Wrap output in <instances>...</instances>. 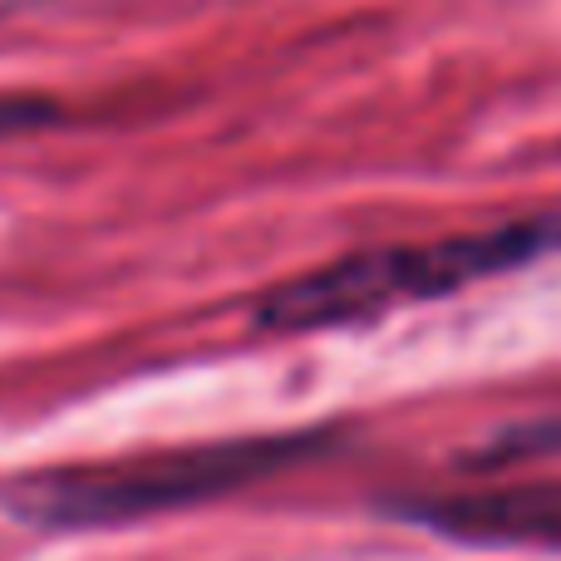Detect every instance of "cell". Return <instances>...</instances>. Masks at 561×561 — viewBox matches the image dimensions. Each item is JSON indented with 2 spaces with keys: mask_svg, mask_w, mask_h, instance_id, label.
I'll return each instance as SVG.
<instances>
[{
  "mask_svg": "<svg viewBox=\"0 0 561 561\" xmlns=\"http://www.w3.org/2000/svg\"><path fill=\"white\" fill-rule=\"evenodd\" d=\"M561 252V213L517 217L483 232L434 237V242L369 247V252L340 256L316 272L280 280L256 300L252 320L272 335H310V330H340L385 320L394 310L428 306V300L458 296V290L523 272L533 262Z\"/></svg>",
  "mask_w": 561,
  "mask_h": 561,
  "instance_id": "6da1fadb",
  "label": "cell"
},
{
  "mask_svg": "<svg viewBox=\"0 0 561 561\" xmlns=\"http://www.w3.org/2000/svg\"><path fill=\"white\" fill-rule=\"evenodd\" d=\"M542 458H561V414L497 428L478 448V468H517V463H542Z\"/></svg>",
  "mask_w": 561,
  "mask_h": 561,
  "instance_id": "277c9868",
  "label": "cell"
},
{
  "mask_svg": "<svg viewBox=\"0 0 561 561\" xmlns=\"http://www.w3.org/2000/svg\"><path fill=\"white\" fill-rule=\"evenodd\" d=\"M325 448L320 434H262L227 438V444L168 448V454L118 458V463H79L25 473L0 493L15 523L45 533H94V527H128L163 513L203 507L213 497L242 493L252 483L286 473Z\"/></svg>",
  "mask_w": 561,
  "mask_h": 561,
  "instance_id": "7a4b0ae2",
  "label": "cell"
},
{
  "mask_svg": "<svg viewBox=\"0 0 561 561\" xmlns=\"http://www.w3.org/2000/svg\"><path fill=\"white\" fill-rule=\"evenodd\" d=\"M404 517L478 547H561V478L414 497Z\"/></svg>",
  "mask_w": 561,
  "mask_h": 561,
  "instance_id": "3957f363",
  "label": "cell"
},
{
  "mask_svg": "<svg viewBox=\"0 0 561 561\" xmlns=\"http://www.w3.org/2000/svg\"><path fill=\"white\" fill-rule=\"evenodd\" d=\"M59 108L49 99H30V94H0V138H20V134H39L55 128Z\"/></svg>",
  "mask_w": 561,
  "mask_h": 561,
  "instance_id": "5b68a950",
  "label": "cell"
}]
</instances>
